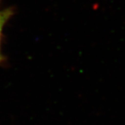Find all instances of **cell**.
<instances>
[{"label":"cell","mask_w":125,"mask_h":125,"mask_svg":"<svg viewBox=\"0 0 125 125\" xmlns=\"http://www.w3.org/2000/svg\"><path fill=\"white\" fill-rule=\"evenodd\" d=\"M12 14H13V11L10 8L0 11V62H2L3 60V56L1 52V39H2V30H3L5 25L11 17Z\"/></svg>","instance_id":"1"}]
</instances>
